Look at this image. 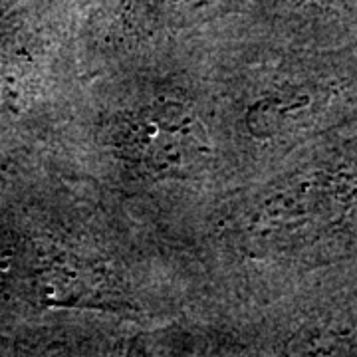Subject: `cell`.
<instances>
[{
    "mask_svg": "<svg viewBox=\"0 0 357 357\" xmlns=\"http://www.w3.org/2000/svg\"><path fill=\"white\" fill-rule=\"evenodd\" d=\"M115 141L126 161L153 177H183L208 155L203 121L181 103L139 107L123 119Z\"/></svg>",
    "mask_w": 357,
    "mask_h": 357,
    "instance_id": "1",
    "label": "cell"
},
{
    "mask_svg": "<svg viewBox=\"0 0 357 357\" xmlns=\"http://www.w3.org/2000/svg\"><path fill=\"white\" fill-rule=\"evenodd\" d=\"M149 2L167 22L192 26L234 13L243 0H149Z\"/></svg>",
    "mask_w": 357,
    "mask_h": 357,
    "instance_id": "2",
    "label": "cell"
}]
</instances>
